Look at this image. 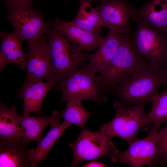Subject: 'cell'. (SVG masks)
Here are the masks:
<instances>
[{
    "mask_svg": "<svg viewBox=\"0 0 167 167\" xmlns=\"http://www.w3.org/2000/svg\"><path fill=\"white\" fill-rule=\"evenodd\" d=\"M16 108H8L4 104H0V140L19 139L22 133L18 119Z\"/></svg>",
    "mask_w": 167,
    "mask_h": 167,
    "instance_id": "cell-21",
    "label": "cell"
},
{
    "mask_svg": "<svg viewBox=\"0 0 167 167\" xmlns=\"http://www.w3.org/2000/svg\"><path fill=\"white\" fill-rule=\"evenodd\" d=\"M91 3L87 0H80L78 12L71 21L83 29L98 33L103 27V23L99 13L91 6Z\"/></svg>",
    "mask_w": 167,
    "mask_h": 167,
    "instance_id": "cell-20",
    "label": "cell"
},
{
    "mask_svg": "<svg viewBox=\"0 0 167 167\" xmlns=\"http://www.w3.org/2000/svg\"><path fill=\"white\" fill-rule=\"evenodd\" d=\"M156 157L154 161L158 165L167 167V125L157 134Z\"/></svg>",
    "mask_w": 167,
    "mask_h": 167,
    "instance_id": "cell-24",
    "label": "cell"
},
{
    "mask_svg": "<svg viewBox=\"0 0 167 167\" xmlns=\"http://www.w3.org/2000/svg\"><path fill=\"white\" fill-rule=\"evenodd\" d=\"M165 85L167 77L162 68L147 61L124 81L109 89L125 106L146 105L151 102L156 89Z\"/></svg>",
    "mask_w": 167,
    "mask_h": 167,
    "instance_id": "cell-1",
    "label": "cell"
},
{
    "mask_svg": "<svg viewBox=\"0 0 167 167\" xmlns=\"http://www.w3.org/2000/svg\"><path fill=\"white\" fill-rule=\"evenodd\" d=\"M121 34L111 31L103 39L96 51L90 55L86 64L93 71L101 75L105 72L119 44Z\"/></svg>",
    "mask_w": 167,
    "mask_h": 167,
    "instance_id": "cell-17",
    "label": "cell"
},
{
    "mask_svg": "<svg viewBox=\"0 0 167 167\" xmlns=\"http://www.w3.org/2000/svg\"><path fill=\"white\" fill-rule=\"evenodd\" d=\"M0 167H31L29 150L21 139L1 140Z\"/></svg>",
    "mask_w": 167,
    "mask_h": 167,
    "instance_id": "cell-15",
    "label": "cell"
},
{
    "mask_svg": "<svg viewBox=\"0 0 167 167\" xmlns=\"http://www.w3.org/2000/svg\"><path fill=\"white\" fill-rule=\"evenodd\" d=\"M19 4L29 5L32 4V0H8Z\"/></svg>",
    "mask_w": 167,
    "mask_h": 167,
    "instance_id": "cell-26",
    "label": "cell"
},
{
    "mask_svg": "<svg viewBox=\"0 0 167 167\" xmlns=\"http://www.w3.org/2000/svg\"><path fill=\"white\" fill-rule=\"evenodd\" d=\"M121 35L119 44L104 73L98 76L102 89H109L125 80L148 61L139 54L133 40Z\"/></svg>",
    "mask_w": 167,
    "mask_h": 167,
    "instance_id": "cell-2",
    "label": "cell"
},
{
    "mask_svg": "<svg viewBox=\"0 0 167 167\" xmlns=\"http://www.w3.org/2000/svg\"><path fill=\"white\" fill-rule=\"evenodd\" d=\"M115 115L112 120L103 125L100 131L111 137H119L129 145L137 139L136 134L141 128L145 127L147 114L146 105L126 106L116 101L113 103Z\"/></svg>",
    "mask_w": 167,
    "mask_h": 167,
    "instance_id": "cell-6",
    "label": "cell"
},
{
    "mask_svg": "<svg viewBox=\"0 0 167 167\" xmlns=\"http://www.w3.org/2000/svg\"><path fill=\"white\" fill-rule=\"evenodd\" d=\"M19 125L22 133V140L27 144L31 141L39 143L42 140L41 134L48 125L58 124L61 118V114L54 111L51 115L37 117L30 114H18Z\"/></svg>",
    "mask_w": 167,
    "mask_h": 167,
    "instance_id": "cell-14",
    "label": "cell"
},
{
    "mask_svg": "<svg viewBox=\"0 0 167 167\" xmlns=\"http://www.w3.org/2000/svg\"><path fill=\"white\" fill-rule=\"evenodd\" d=\"M87 0L89 1V2H90L92 3L93 2L97 1H101L102 0Z\"/></svg>",
    "mask_w": 167,
    "mask_h": 167,
    "instance_id": "cell-28",
    "label": "cell"
},
{
    "mask_svg": "<svg viewBox=\"0 0 167 167\" xmlns=\"http://www.w3.org/2000/svg\"><path fill=\"white\" fill-rule=\"evenodd\" d=\"M53 27L62 34L74 46L87 51L98 48L104 37L83 29L71 21L65 22L56 18Z\"/></svg>",
    "mask_w": 167,
    "mask_h": 167,
    "instance_id": "cell-13",
    "label": "cell"
},
{
    "mask_svg": "<svg viewBox=\"0 0 167 167\" xmlns=\"http://www.w3.org/2000/svg\"><path fill=\"white\" fill-rule=\"evenodd\" d=\"M160 127V125L153 124L147 137L136 139L125 151L116 149L110 157L111 160L132 167H139L145 164L153 166L152 161L156 157L157 134Z\"/></svg>",
    "mask_w": 167,
    "mask_h": 167,
    "instance_id": "cell-9",
    "label": "cell"
},
{
    "mask_svg": "<svg viewBox=\"0 0 167 167\" xmlns=\"http://www.w3.org/2000/svg\"><path fill=\"white\" fill-rule=\"evenodd\" d=\"M1 43L0 55L8 64H13L24 70L27 68V54H24L22 41L14 31L11 33L0 32Z\"/></svg>",
    "mask_w": 167,
    "mask_h": 167,
    "instance_id": "cell-18",
    "label": "cell"
},
{
    "mask_svg": "<svg viewBox=\"0 0 167 167\" xmlns=\"http://www.w3.org/2000/svg\"><path fill=\"white\" fill-rule=\"evenodd\" d=\"M96 74L86 65L57 84L55 86L62 93V102L87 100L100 103L106 102L107 98L101 93L102 88Z\"/></svg>",
    "mask_w": 167,
    "mask_h": 167,
    "instance_id": "cell-4",
    "label": "cell"
},
{
    "mask_svg": "<svg viewBox=\"0 0 167 167\" xmlns=\"http://www.w3.org/2000/svg\"><path fill=\"white\" fill-rule=\"evenodd\" d=\"M91 115V112L83 106L82 101L71 100L67 101L66 107L61 114V117L71 124L81 127Z\"/></svg>",
    "mask_w": 167,
    "mask_h": 167,
    "instance_id": "cell-23",
    "label": "cell"
},
{
    "mask_svg": "<svg viewBox=\"0 0 167 167\" xmlns=\"http://www.w3.org/2000/svg\"><path fill=\"white\" fill-rule=\"evenodd\" d=\"M45 34L47 36L53 70L52 80L57 84L62 82L78 68L89 55L83 53L53 27Z\"/></svg>",
    "mask_w": 167,
    "mask_h": 167,
    "instance_id": "cell-3",
    "label": "cell"
},
{
    "mask_svg": "<svg viewBox=\"0 0 167 167\" xmlns=\"http://www.w3.org/2000/svg\"><path fill=\"white\" fill-rule=\"evenodd\" d=\"M71 124L64 120L61 124L51 125V129L37 147L29 150L31 167H36L41 161L47 159V155L58 139L63 135L65 130Z\"/></svg>",
    "mask_w": 167,
    "mask_h": 167,
    "instance_id": "cell-19",
    "label": "cell"
},
{
    "mask_svg": "<svg viewBox=\"0 0 167 167\" xmlns=\"http://www.w3.org/2000/svg\"><path fill=\"white\" fill-rule=\"evenodd\" d=\"M96 8L102 21L103 27L121 35L127 34L129 21L136 9L126 0H102Z\"/></svg>",
    "mask_w": 167,
    "mask_h": 167,
    "instance_id": "cell-11",
    "label": "cell"
},
{
    "mask_svg": "<svg viewBox=\"0 0 167 167\" xmlns=\"http://www.w3.org/2000/svg\"></svg>",
    "mask_w": 167,
    "mask_h": 167,
    "instance_id": "cell-29",
    "label": "cell"
},
{
    "mask_svg": "<svg viewBox=\"0 0 167 167\" xmlns=\"http://www.w3.org/2000/svg\"><path fill=\"white\" fill-rule=\"evenodd\" d=\"M56 84L54 80L47 82L43 80L25 81L18 93L24 102L23 114L28 115L33 112L38 115L41 114L43 100L49 91Z\"/></svg>",
    "mask_w": 167,
    "mask_h": 167,
    "instance_id": "cell-12",
    "label": "cell"
},
{
    "mask_svg": "<svg viewBox=\"0 0 167 167\" xmlns=\"http://www.w3.org/2000/svg\"><path fill=\"white\" fill-rule=\"evenodd\" d=\"M133 40L139 54L154 66L163 68L167 62V34L141 22Z\"/></svg>",
    "mask_w": 167,
    "mask_h": 167,
    "instance_id": "cell-8",
    "label": "cell"
},
{
    "mask_svg": "<svg viewBox=\"0 0 167 167\" xmlns=\"http://www.w3.org/2000/svg\"><path fill=\"white\" fill-rule=\"evenodd\" d=\"M162 69L165 75L167 77V62L165 65L163 67Z\"/></svg>",
    "mask_w": 167,
    "mask_h": 167,
    "instance_id": "cell-27",
    "label": "cell"
},
{
    "mask_svg": "<svg viewBox=\"0 0 167 167\" xmlns=\"http://www.w3.org/2000/svg\"><path fill=\"white\" fill-rule=\"evenodd\" d=\"M133 17L136 22H143L167 34V0H150L136 9Z\"/></svg>",
    "mask_w": 167,
    "mask_h": 167,
    "instance_id": "cell-16",
    "label": "cell"
},
{
    "mask_svg": "<svg viewBox=\"0 0 167 167\" xmlns=\"http://www.w3.org/2000/svg\"><path fill=\"white\" fill-rule=\"evenodd\" d=\"M4 3L7 9L5 17L11 22L14 31L22 41L36 39L51 27L50 23L32 4L23 5L8 0Z\"/></svg>",
    "mask_w": 167,
    "mask_h": 167,
    "instance_id": "cell-5",
    "label": "cell"
},
{
    "mask_svg": "<svg viewBox=\"0 0 167 167\" xmlns=\"http://www.w3.org/2000/svg\"><path fill=\"white\" fill-rule=\"evenodd\" d=\"M27 72L25 81L52 80L53 70L46 35L28 42Z\"/></svg>",
    "mask_w": 167,
    "mask_h": 167,
    "instance_id": "cell-10",
    "label": "cell"
},
{
    "mask_svg": "<svg viewBox=\"0 0 167 167\" xmlns=\"http://www.w3.org/2000/svg\"><path fill=\"white\" fill-rule=\"evenodd\" d=\"M151 102L152 106L147 114L145 121V127L151 123L160 125L167 122V89L160 93L156 92Z\"/></svg>",
    "mask_w": 167,
    "mask_h": 167,
    "instance_id": "cell-22",
    "label": "cell"
},
{
    "mask_svg": "<svg viewBox=\"0 0 167 167\" xmlns=\"http://www.w3.org/2000/svg\"><path fill=\"white\" fill-rule=\"evenodd\" d=\"M69 146L74 156L71 167L76 166L85 161L110 157L117 149L111 137L100 131H92L86 129H84L76 140Z\"/></svg>",
    "mask_w": 167,
    "mask_h": 167,
    "instance_id": "cell-7",
    "label": "cell"
},
{
    "mask_svg": "<svg viewBox=\"0 0 167 167\" xmlns=\"http://www.w3.org/2000/svg\"><path fill=\"white\" fill-rule=\"evenodd\" d=\"M82 167H106V166L102 163L98 162L91 161L89 162L87 164L84 165H83Z\"/></svg>",
    "mask_w": 167,
    "mask_h": 167,
    "instance_id": "cell-25",
    "label": "cell"
}]
</instances>
